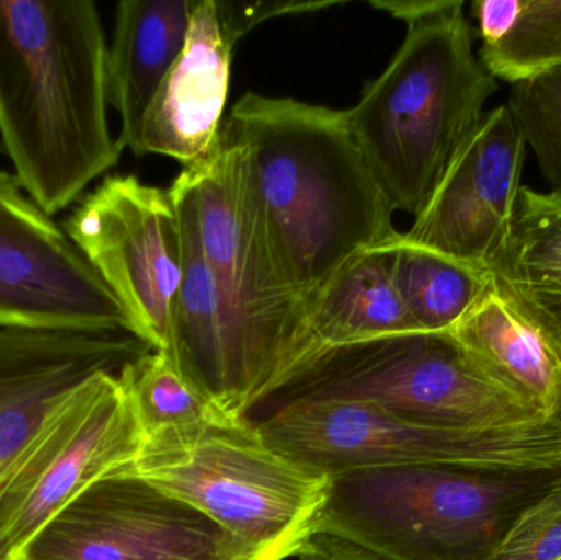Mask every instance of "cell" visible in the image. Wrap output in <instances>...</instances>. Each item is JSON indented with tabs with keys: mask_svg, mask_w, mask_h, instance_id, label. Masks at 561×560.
<instances>
[{
	"mask_svg": "<svg viewBox=\"0 0 561 560\" xmlns=\"http://www.w3.org/2000/svg\"><path fill=\"white\" fill-rule=\"evenodd\" d=\"M491 560H561V483L524 513Z\"/></svg>",
	"mask_w": 561,
	"mask_h": 560,
	"instance_id": "cb8c5ba5",
	"label": "cell"
},
{
	"mask_svg": "<svg viewBox=\"0 0 561 560\" xmlns=\"http://www.w3.org/2000/svg\"><path fill=\"white\" fill-rule=\"evenodd\" d=\"M506 107L536 155L549 193L561 199V66L511 84Z\"/></svg>",
	"mask_w": 561,
	"mask_h": 560,
	"instance_id": "603a6c76",
	"label": "cell"
},
{
	"mask_svg": "<svg viewBox=\"0 0 561 560\" xmlns=\"http://www.w3.org/2000/svg\"><path fill=\"white\" fill-rule=\"evenodd\" d=\"M494 292L561 358V199L523 186L503 245L488 263Z\"/></svg>",
	"mask_w": 561,
	"mask_h": 560,
	"instance_id": "e0dca14e",
	"label": "cell"
},
{
	"mask_svg": "<svg viewBox=\"0 0 561 560\" xmlns=\"http://www.w3.org/2000/svg\"><path fill=\"white\" fill-rule=\"evenodd\" d=\"M19 560H266L145 480L112 473L62 510Z\"/></svg>",
	"mask_w": 561,
	"mask_h": 560,
	"instance_id": "8fae6325",
	"label": "cell"
},
{
	"mask_svg": "<svg viewBox=\"0 0 561 560\" xmlns=\"http://www.w3.org/2000/svg\"><path fill=\"white\" fill-rule=\"evenodd\" d=\"M552 418H556V420L559 421V423H561V395H560L559 404H557L556 413H553Z\"/></svg>",
	"mask_w": 561,
	"mask_h": 560,
	"instance_id": "f1b7e54d",
	"label": "cell"
},
{
	"mask_svg": "<svg viewBox=\"0 0 561 560\" xmlns=\"http://www.w3.org/2000/svg\"><path fill=\"white\" fill-rule=\"evenodd\" d=\"M125 472L193 506L266 560L317 535L330 476L275 449L247 416L147 437Z\"/></svg>",
	"mask_w": 561,
	"mask_h": 560,
	"instance_id": "5b68a950",
	"label": "cell"
},
{
	"mask_svg": "<svg viewBox=\"0 0 561 560\" xmlns=\"http://www.w3.org/2000/svg\"><path fill=\"white\" fill-rule=\"evenodd\" d=\"M478 56L493 78L510 84L560 68L561 0H523L511 32Z\"/></svg>",
	"mask_w": 561,
	"mask_h": 560,
	"instance_id": "7402d4cb",
	"label": "cell"
},
{
	"mask_svg": "<svg viewBox=\"0 0 561 560\" xmlns=\"http://www.w3.org/2000/svg\"><path fill=\"white\" fill-rule=\"evenodd\" d=\"M336 5L335 2H255L237 3L219 2L220 16L227 32L232 36L233 42L239 43L240 38L247 35L250 30L255 28L259 23L273 16L293 15V13L316 12V10L329 9Z\"/></svg>",
	"mask_w": 561,
	"mask_h": 560,
	"instance_id": "d4e9b609",
	"label": "cell"
},
{
	"mask_svg": "<svg viewBox=\"0 0 561 560\" xmlns=\"http://www.w3.org/2000/svg\"><path fill=\"white\" fill-rule=\"evenodd\" d=\"M561 467H382L330 476L317 533L386 560H491Z\"/></svg>",
	"mask_w": 561,
	"mask_h": 560,
	"instance_id": "277c9868",
	"label": "cell"
},
{
	"mask_svg": "<svg viewBox=\"0 0 561 560\" xmlns=\"http://www.w3.org/2000/svg\"><path fill=\"white\" fill-rule=\"evenodd\" d=\"M236 45L217 0H197L183 53L145 117L138 157L163 155L190 168L214 153L222 130Z\"/></svg>",
	"mask_w": 561,
	"mask_h": 560,
	"instance_id": "9a60e30c",
	"label": "cell"
},
{
	"mask_svg": "<svg viewBox=\"0 0 561 560\" xmlns=\"http://www.w3.org/2000/svg\"><path fill=\"white\" fill-rule=\"evenodd\" d=\"M526 153L506 104L486 112L402 237L486 272L510 232Z\"/></svg>",
	"mask_w": 561,
	"mask_h": 560,
	"instance_id": "4fadbf2b",
	"label": "cell"
},
{
	"mask_svg": "<svg viewBox=\"0 0 561 560\" xmlns=\"http://www.w3.org/2000/svg\"><path fill=\"white\" fill-rule=\"evenodd\" d=\"M392 240L353 256L307 302V334L319 351L419 332L392 283Z\"/></svg>",
	"mask_w": 561,
	"mask_h": 560,
	"instance_id": "d6986e66",
	"label": "cell"
},
{
	"mask_svg": "<svg viewBox=\"0 0 561 560\" xmlns=\"http://www.w3.org/2000/svg\"><path fill=\"white\" fill-rule=\"evenodd\" d=\"M259 424L275 449L329 476L382 467H561L556 418L497 430H445L369 404L312 400L279 404Z\"/></svg>",
	"mask_w": 561,
	"mask_h": 560,
	"instance_id": "ba28073f",
	"label": "cell"
},
{
	"mask_svg": "<svg viewBox=\"0 0 561 560\" xmlns=\"http://www.w3.org/2000/svg\"><path fill=\"white\" fill-rule=\"evenodd\" d=\"M144 443L118 374L94 375L65 395L0 485V560H19L85 490L134 466Z\"/></svg>",
	"mask_w": 561,
	"mask_h": 560,
	"instance_id": "9c48e42d",
	"label": "cell"
},
{
	"mask_svg": "<svg viewBox=\"0 0 561 560\" xmlns=\"http://www.w3.org/2000/svg\"><path fill=\"white\" fill-rule=\"evenodd\" d=\"M448 334L488 380L553 416L561 395V358L491 283Z\"/></svg>",
	"mask_w": 561,
	"mask_h": 560,
	"instance_id": "ac0fdd59",
	"label": "cell"
},
{
	"mask_svg": "<svg viewBox=\"0 0 561 560\" xmlns=\"http://www.w3.org/2000/svg\"><path fill=\"white\" fill-rule=\"evenodd\" d=\"M151 351L127 331L0 328V485L65 395Z\"/></svg>",
	"mask_w": 561,
	"mask_h": 560,
	"instance_id": "5bb4252c",
	"label": "cell"
},
{
	"mask_svg": "<svg viewBox=\"0 0 561 560\" xmlns=\"http://www.w3.org/2000/svg\"><path fill=\"white\" fill-rule=\"evenodd\" d=\"M369 404L445 430H497L549 420L488 380L450 334L392 335L322 348L270 401Z\"/></svg>",
	"mask_w": 561,
	"mask_h": 560,
	"instance_id": "52a82bcc",
	"label": "cell"
},
{
	"mask_svg": "<svg viewBox=\"0 0 561 560\" xmlns=\"http://www.w3.org/2000/svg\"><path fill=\"white\" fill-rule=\"evenodd\" d=\"M107 52L94 2H0V135L16 180L48 216L121 158Z\"/></svg>",
	"mask_w": 561,
	"mask_h": 560,
	"instance_id": "7a4b0ae2",
	"label": "cell"
},
{
	"mask_svg": "<svg viewBox=\"0 0 561 560\" xmlns=\"http://www.w3.org/2000/svg\"><path fill=\"white\" fill-rule=\"evenodd\" d=\"M0 328L134 334L127 312L66 230L5 171H0Z\"/></svg>",
	"mask_w": 561,
	"mask_h": 560,
	"instance_id": "7c38bea8",
	"label": "cell"
},
{
	"mask_svg": "<svg viewBox=\"0 0 561 560\" xmlns=\"http://www.w3.org/2000/svg\"><path fill=\"white\" fill-rule=\"evenodd\" d=\"M118 378L127 388L145 439L161 431L197 426L227 414L193 387L163 352H148L122 368Z\"/></svg>",
	"mask_w": 561,
	"mask_h": 560,
	"instance_id": "44dd1931",
	"label": "cell"
},
{
	"mask_svg": "<svg viewBox=\"0 0 561 560\" xmlns=\"http://www.w3.org/2000/svg\"><path fill=\"white\" fill-rule=\"evenodd\" d=\"M197 0H124L107 52L108 102L121 117L118 144L140 155L151 102L183 53Z\"/></svg>",
	"mask_w": 561,
	"mask_h": 560,
	"instance_id": "2e32d148",
	"label": "cell"
},
{
	"mask_svg": "<svg viewBox=\"0 0 561 560\" xmlns=\"http://www.w3.org/2000/svg\"><path fill=\"white\" fill-rule=\"evenodd\" d=\"M523 0H477L471 13L478 23V36L483 45L503 39L519 16Z\"/></svg>",
	"mask_w": 561,
	"mask_h": 560,
	"instance_id": "484cf974",
	"label": "cell"
},
{
	"mask_svg": "<svg viewBox=\"0 0 561 560\" xmlns=\"http://www.w3.org/2000/svg\"><path fill=\"white\" fill-rule=\"evenodd\" d=\"M65 230L127 312L134 334L167 352L184 272L183 227L170 187L134 174L107 176Z\"/></svg>",
	"mask_w": 561,
	"mask_h": 560,
	"instance_id": "30bf717a",
	"label": "cell"
},
{
	"mask_svg": "<svg viewBox=\"0 0 561 560\" xmlns=\"http://www.w3.org/2000/svg\"><path fill=\"white\" fill-rule=\"evenodd\" d=\"M447 3L448 0H373L371 7L386 10L396 19L411 23L438 12Z\"/></svg>",
	"mask_w": 561,
	"mask_h": 560,
	"instance_id": "83f0119b",
	"label": "cell"
},
{
	"mask_svg": "<svg viewBox=\"0 0 561 560\" xmlns=\"http://www.w3.org/2000/svg\"><path fill=\"white\" fill-rule=\"evenodd\" d=\"M242 341L262 404L320 352L307 334V306L283 288L256 232L243 187L242 151L219 137L203 163L170 186Z\"/></svg>",
	"mask_w": 561,
	"mask_h": 560,
	"instance_id": "8992f818",
	"label": "cell"
},
{
	"mask_svg": "<svg viewBox=\"0 0 561 560\" xmlns=\"http://www.w3.org/2000/svg\"><path fill=\"white\" fill-rule=\"evenodd\" d=\"M299 560H386L369 549L339 538V536L317 533L297 552Z\"/></svg>",
	"mask_w": 561,
	"mask_h": 560,
	"instance_id": "4316f807",
	"label": "cell"
},
{
	"mask_svg": "<svg viewBox=\"0 0 561 560\" xmlns=\"http://www.w3.org/2000/svg\"><path fill=\"white\" fill-rule=\"evenodd\" d=\"M391 278L419 332L448 334L488 286L483 270L465 265L399 233L391 243Z\"/></svg>",
	"mask_w": 561,
	"mask_h": 560,
	"instance_id": "ffe728a7",
	"label": "cell"
},
{
	"mask_svg": "<svg viewBox=\"0 0 561 560\" xmlns=\"http://www.w3.org/2000/svg\"><path fill=\"white\" fill-rule=\"evenodd\" d=\"M463 0L408 23L385 71L366 82L350 127L392 210L419 216L500 89L474 53Z\"/></svg>",
	"mask_w": 561,
	"mask_h": 560,
	"instance_id": "3957f363",
	"label": "cell"
},
{
	"mask_svg": "<svg viewBox=\"0 0 561 560\" xmlns=\"http://www.w3.org/2000/svg\"><path fill=\"white\" fill-rule=\"evenodd\" d=\"M220 137L242 151L260 242L304 305L353 256L399 236L346 111L247 92Z\"/></svg>",
	"mask_w": 561,
	"mask_h": 560,
	"instance_id": "6da1fadb",
	"label": "cell"
}]
</instances>
